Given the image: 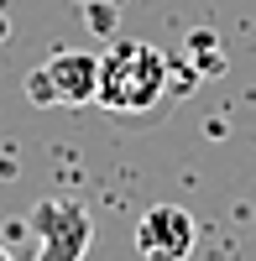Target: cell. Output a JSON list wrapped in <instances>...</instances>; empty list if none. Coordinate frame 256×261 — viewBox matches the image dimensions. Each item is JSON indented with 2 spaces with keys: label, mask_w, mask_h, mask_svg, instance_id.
Wrapping results in <instances>:
<instances>
[{
  "label": "cell",
  "mask_w": 256,
  "mask_h": 261,
  "mask_svg": "<svg viewBox=\"0 0 256 261\" xmlns=\"http://www.w3.org/2000/svg\"><path fill=\"white\" fill-rule=\"evenodd\" d=\"M167 79H173V63L167 53H157L152 42H115L110 53L99 58V105L120 115L152 110L167 94Z\"/></svg>",
  "instance_id": "obj_1"
},
{
  "label": "cell",
  "mask_w": 256,
  "mask_h": 261,
  "mask_svg": "<svg viewBox=\"0 0 256 261\" xmlns=\"http://www.w3.org/2000/svg\"><path fill=\"white\" fill-rule=\"evenodd\" d=\"M27 89H32V99H47V105H89L99 94V58L58 53V58H47L32 73Z\"/></svg>",
  "instance_id": "obj_2"
},
{
  "label": "cell",
  "mask_w": 256,
  "mask_h": 261,
  "mask_svg": "<svg viewBox=\"0 0 256 261\" xmlns=\"http://www.w3.org/2000/svg\"><path fill=\"white\" fill-rule=\"evenodd\" d=\"M32 225L42 235V256L37 261H79L84 251H89V241H94L89 214H84L79 204H68V199H42L32 209Z\"/></svg>",
  "instance_id": "obj_3"
},
{
  "label": "cell",
  "mask_w": 256,
  "mask_h": 261,
  "mask_svg": "<svg viewBox=\"0 0 256 261\" xmlns=\"http://www.w3.org/2000/svg\"><path fill=\"white\" fill-rule=\"evenodd\" d=\"M194 214H188L183 204H157L141 214L136 225V251L141 261H188V251H194Z\"/></svg>",
  "instance_id": "obj_4"
},
{
  "label": "cell",
  "mask_w": 256,
  "mask_h": 261,
  "mask_svg": "<svg viewBox=\"0 0 256 261\" xmlns=\"http://www.w3.org/2000/svg\"><path fill=\"white\" fill-rule=\"evenodd\" d=\"M0 261H11V251H6V246H0Z\"/></svg>",
  "instance_id": "obj_5"
}]
</instances>
